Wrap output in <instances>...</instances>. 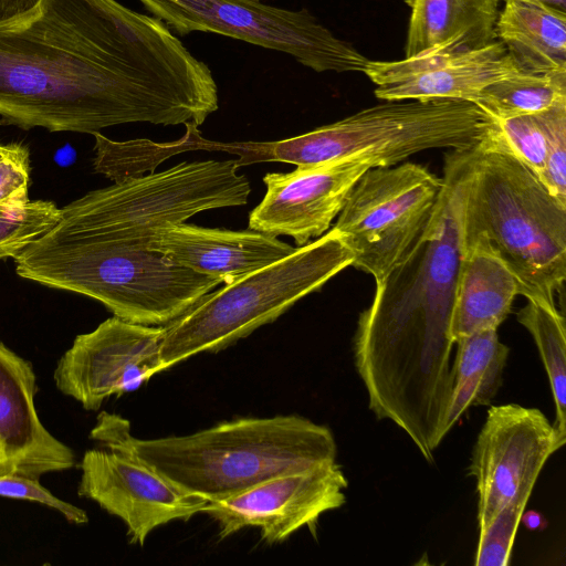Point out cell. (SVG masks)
Wrapping results in <instances>:
<instances>
[{
    "label": "cell",
    "instance_id": "30bf717a",
    "mask_svg": "<svg viewBox=\"0 0 566 566\" xmlns=\"http://www.w3.org/2000/svg\"><path fill=\"white\" fill-rule=\"evenodd\" d=\"M441 186L442 178L413 163L367 169L334 226L353 254L352 265L380 282L424 229Z\"/></svg>",
    "mask_w": 566,
    "mask_h": 566
},
{
    "label": "cell",
    "instance_id": "5b68a950",
    "mask_svg": "<svg viewBox=\"0 0 566 566\" xmlns=\"http://www.w3.org/2000/svg\"><path fill=\"white\" fill-rule=\"evenodd\" d=\"M463 245L499 256L520 295L555 303L566 279V203L512 156L478 145L465 186Z\"/></svg>",
    "mask_w": 566,
    "mask_h": 566
},
{
    "label": "cell",
    "instance_id": "9c48e42d",
    "mask_svg": "<svg viewBox=\"0 0 566 566\" xmlns=\"http://www.w3.org/2000/svg\"><path fill=\"white\" fill-rule=\"evenodd\" d=\"M175 34L210 32L293 56L315 72H363L368 59L307 9L261 0H138Z\"/></svg>",
    "mask_w": 566,
    "mask_h": 566
},
{
    "label": "cell",
    "instance_id": "7c38bea8",
    "mask_svg": "<svg viewBox=\"0 0 566 566\" xmlns=\"http://www.w3.org/2000/svg\"><path fill=\"white\" fill-rule=\"evenodd\" d=\"M164 326H148L113 316L80 334L54 370L57 389L86 410L105 399L138 389L164 371L160 345Z\"/></svg>",
    "mask_w": 566,
    "mask_h": 566
},
{
    "label": "cell",
    "instance_id": "6da1fadb",
    "mask_svg": "<svg viewBox=\"0 0 566 566\" xmlns=\"http://www.w3.org/2000/svg\"><path fill=\"white\" fill-rule=\"evenodd\" d=\"M218 108L210 67L153 15L107 12L81 33L41 0L0 22L2 124L93 135L140 122L198 127Z\"/></svg>",
    "mask_w": 566,
    "mask_h": 566
},
{
    "label": "cell",
    "instance_id": "4fadbf2b",
    "mask_svg": "<svg viewBox=\"0 0 566 566\" xmlns=\"http://www.w3.org/2000/svg\"><path fill=\"white\" fill-rule=\"evenodd\" d=\"M348 481L334 462L285 473L220 501H210L203 513L219 527L220 539L241 528L261 530L268 544H279L303 526L315 530L319 516L346 502Z\"/></svg>",
    "mask_w": 566,
    "mask_h": 566
},
{
    "label": "cell",
    "instance_id": "836d02e7",
    "mask_svg": "<svg viewBox=\"0 0 566 566\" xmlns=\"http://www.w3.org/2000/svg\"><path fill=\"white\" fill-rule=\"evenodd\" d=\"M15 146V143L13 144H1L0 143V158L8 153H10Z\"/></svg>",
    "mask_w": 566,
    "mask_h": 566
},
{
    "label": "cell",
    "instance_id": "4dcf8cb0",
    "mask_svg": "<svg viewBox=\"0 0 566 566\" xmlns=\"http://www.w3.org/2000/svg\"><path fill=\"white\" fill-rule=\"evenodd\" d=\"M40 1L41 0H0V22L31 11Z\"/></svg>",
    "mask_w": 566,
    "mask_h": 566
},
{
    "label": "cell",
    "instance_id": "e0dca14e",
    "mask_svg": "<svg viewBox=\"0 0 566 566\" xmlns=\"http://www.w3.org/2000/svg\"><path fill=\"white\" fill-rule=\"evenodd\" d=\"M36 378L30 361L0 340V476L39 480L74 467L72 449L40 421L34 396Z\"/></svg>",
    "mask_w": 566,
    "mask_h": 566
},
{
    "label": "cell",
    "instance_id": "83f0119b",
    "mask_svg": "<svg viewBox=\"0 0 566 566\" xmlns=\"http://www.w3.org/2000/svg\"><path fill=\"white\" fill-rule=\"evenodd\" d=\"M546 135V159L538 180L566 203V102L539 113Z\"/></svg>",
    "mask_w": 566,
    "mask_h": 566
},
{
    "label": "cell",
    "instance_id": "3957f363",
    "mask_svg": "<svg viewBox=\"0 0 566 566\" xmlns=\"http://www.w3.org/2000/svg\"><path fill=\"white\" fill-rule=\"evenodd\" d=\"M91 438L130 453L181 490L209 501L334 463L337 455L331 429L297 415L239 418L187 436L137 439L127 420L103 411Z\"/></svg>",
    "mask_w": 566,
    "mask_h": 566
},
{
    "label": "cell",
    "instance_id": "44dd1931",
    "mask_svg": "<svg viewBox=\"0 0 566 566\" xmlns=\"http://www.w3.org/2000/svg\"><path fill=\"white\" fill-rule=\"evenodd\" d=\"M495 39L520 72L566 73L565 12L533 1H505L496 19Z\"/></svg>",
    "mask_w": 566,
    "mask_h": 566
},
{
    "label": "cell",
    "instance_id": "7a4b0ae2",
    "mask_svg": "<svg viewBox=\"0 0 566 566\" xmlns=\"http://www.w3.org/2000/svg\"><path fill=\"white\" fill-rule=\"evenodd\" d=\"M475 147L451 150L424 229L360 313L353 350L369 409L401 428L427 461L446 431L450 324L464 255L463 205Z\"/></svg>",
    "mask_w": 566,
    "mask_h": 566
},
{
    "label": "cell",
    "instance_id": "cb8c5ba5",
    "mask_svg": "<svg viewBox=\"0 0 566 566\" xmlns=\"http://www.w3.org/2000/svg\"><path fill=\"white\" fill-rule=\"evenodd\" d=\"M517 321L532 335L545 367L555 403L554 426L566 434V336L565 317L555 303L527 300Z\"/></svg>",
    "mask_w": 566,
    "mask_h": 566
},
{
    "label": "cell",
    "instance_id": "f1b7e54d",
    "mask_svg": "<svg viewBox=\"0 0 566 566\" xmlns=\"http://www.w3.org/2000/svg\"><path fill=\"white\" fill-rule=\"evenodd\" d=\"M0 496L38 502L59 511L70 523L88 522L86 512L64 502L42 486L36 479L6 475L0 476Z\"/></svg>",
    "mask_w": 566,
    "mask_h": 566
},
{
    "label": "cell",
    "instance_id": "f546056e",
    "mask_svg": "<svg viewBox=\"0 0 566 566\" xmlns=\"http://www.w3.org/2000/svg\"><path fill=\"white\" fill-rule=\"evenodd\" d=\"M30 154L28 147L15 143L14 148L0 158V206L29 202Z\"/></svg>",
    "mask_w": 566,
    "mask_h": 566
},
{
    "label": "cell",
    "instance_id": "ac0fdd59",
    "mask_svg": "<svg viewBox=\"0 0 566 566\" xmlns=\"http://www.w3.org/2000/svg\"><path fill=\"white\" fill-rule=\"evenodd\" d=\"M175 263L228 284L293 253L276 235L179 223L158 229L142 245Z\"/></svg>",
    "mask_w": 566,
    "mask_h": 566
},
{
    "label": "cell",
    "instance_id": "8fae6325",
    "mask_svg": "<svg viewBox=\"0 0 566 566\" xmlns=\"http://www.w3.org/2000/svg\"><path fill=\"white\" fill-rule=\"evenodd\" d=\"M565 442L566 434L537 408L506 403L488 410L469 465L479 532L511 501H528L544 464Z\"/></svg>",
    "mask_w": 566,
    "mask_h": 566
},
{
    "label": "cell",
    "instance_id": "603a6c76",
    "mask_svg": "<svg viewBox=\"0 0 566 566\" xmlns=\"http://www.w3.org/2000/svg\"><path fill=\"white\" fill-rule=\"evenodd\" d=\"M566 102V73L518 72L491 83L474 104L492 118L502 119L544 112Z\"/></svg>",
    "mask_w": 566,
    "mask_h": 566
},
{
    "label": "cell",
    "instance_id": "4316f807",
    "mask_svg": "<svg viewBox=\"0 0 566 566\" xmlns=\"http://www.w3.org/2000/svg\"><path fill=\"white\" fill-rule=\"evenodd\" d=\"M526 501H511L479 532V543L474 556L475 566H506L510 564L521 517Z\"/></svg>",
    "mask_w": 566,
    "mask_h": 566
},
{
    "label": "cell",
    "instance_id": "5bb4252c",
    "mask_svg": "<svg viewBox=\"0 0 566 566\" xmlns=\"http://www.w3.org/2000/svg\"><path fill=\"white\" fill-rule=\"evenodd\" d=\"M77 493L127 527L130 544L144 546L157 527L203 513L209 500L188 493L119 449L87 450Z\"/></svg>",
    "mask_w": 566,
    "mask_h": 566
},
{
    "label": "cell",
    "instance_id": "484cf974",
    "mask_svg": "<svg viewBox=\"0 0 566 566\" xmlns=\"http://www.w3.org/2000/svg\"><path fill=\"white\" fill-rule=\"evenodd\" d=\"M61 217V208L49 200L0 206V260L18 256L54 228Z\"/></svg>",
    "mask_w": 566,
    "mask_h": 566
},
{
    "label": "cell",
    "instance_id": "8992f818",
    "mask_svg": "<svg viewBox=\"0 0 566 566\" xmlns=\"http://www.w3.org/2000/svg\"><path fill=\"white\" fill-rule=\"evenodd\" d=\"M490 123L491 117L471 102H386L295 137L239 144L237 161L239 167L258 161L311 166L361 158L374 167H388L427 149L473 148Z\"/></svg>",
    "mask_w": 566,
    "mask_h": 566
},
{
    "label": "cell",
    "instance_id": "d6a6232c",
    "mask_svg": "<svg viewBox=\"0 0 566 566\" xmlns=\"http://www.w3.org/2000/svg\"><path fill=\"white\" fill-rule=\"evenodd\" d=\"M503 2L509 0H502ZM537 2L566 13V0H526Z\"/></svg>",
    "mask_w": 566,
    "mask_h": 566
},
{
    "label": "cell",
    "instance_id": "d4e9b609",
    "mask_svg": "<svg viewBox=\"0 0 566 566\" xmlns=\"http://www.w3.org/2000/svg\"><path fill=\"white\" fill-rule=\"evenodd\" d=\"M479 146L512 156L538 178L546 159V135L539 113L502 119L491 117Z\"/></svg>",
    "mask_w": 566,
    "mask_h": 566
},
{
    "label": "cell",
    "instance_id": "2e32d148",
    "mask_svg": "<svg viewBox=\"0 0 566 566\" xmlns=\"http://www.w3.org/2000/svg\"><path fill=\"white\" fill-rule=\"evenodd\" d=\"M518 72L499 40L464 52L368 60L363 71L376 85V97L385 102L453 99L473 104L484 87Z\"/></svg>",
    "mask_w": 566,
    "mask_h": 566
},
{
    "label": "cell",
    "instance_id": "ffe728a7",
    "mask_svg": "<svg viewBox=\"0 0 566 566\" xmlns=\"http://www.w3.org/2000/svg\"><path fill=\"white\" fill-rule=\"evenodd\" d=\"M516 295V279L499 256L478 245L464 249L450 324L453 343L496 331Z\"/></svg>",
    "mask_w": 566,
    "mask_h": 566
},
{
    "label": "cell",
    "instance_id": "ba28073f",
    "mask_svg": "<svg viewBox=\"0 0 566 566\" xmlns=\"http://www.w3.org/2000/svg\"><path fill=\"white\" fill-rule=\"evenodd\" d=\"M235 159L185 161L92 190L61 208L52 233L120 240L142 247L158 229L201 211L244 206L251 186Z\"/></svg>",
    "mask_w": 566,
    "mask_h": 566
},
{
    "label": "cell",
    "instance_id": "7402d4cb",
    "mask_svg": "<svg viewBox=\"0 0 566 566\" xmlns=\"http://www.w3.org/2000/svg\"><path fill=\"white\" fill-rule=\"evenodd\" d=\"M451 367L452 390L446 418L447 433L473 406H490L503 382L510 348L495 329L459 339Z\"/></svg>",
    "mask_w": 566,
    "mask_h": 566
},
{
    "label": "cell",
    "instance_id": "52a82bcc",
    "mask_svg": "<svg viewBox=\"0 0 566 566\" xmlns=\"http://www.w3.org/2000/svg\"><path fill=\"white\" fill-rule=\"evenodd\" d=\"M353 259L343 237L333 228L284 259L209 292L164 326V370L197 354L226 349L272 323L352 265Z\"/></svg>",
    "mask_w": 566,
    "mask_h": 566
},
{
    "label": "cell",
    "instance_id": "9a60e30c",
    "mask_svg": "<svg viewBox=\"0 0 566 566\" xmlns=\"http://www.w3.org/2000/svg\"><path fill=\"white\" fill-rule=\"evenodd\" d=\"M371 167L353 158L266 174V192L249 214V229L289 235L297 247L305 245L328 231L354 185Z\"/></svg>",
    "mask_w": 566,
    "mask_h": 566
},
{
    "label": "cell",
    "instance_id": "1f68e13d",
    "mask_svg": "<svg viewBox=\"0 0 566 566\" xmlns=\"http://www.w3.org/2000/svg\"><path fill=\"white\" fill-rule=\"evenodd\" d=\"M521 522H523L525 527L531 531L543 530L547 524L544 516L539 512L534 510L528 512L524 511L521 517Z\"/></svg>",
    "mask_w": 566,
    "mask_h": 566
},
{
    "label": "cell",
    "instance_id": "d6986e66",
    "mask_svg": "<svg viewBox=\"0 0 566 566\" xmlns=\"http://www.w3.org/2000/svg\"><path fill=\"white\" fill-rule=\"evenodd\" d=\"M502 0H406L410 8L405 57L464 52L495 39Z\"/></svg>",
    "mask_w": 566,
    "mask_h": 566
},
{
    "label": "cell",
    "instance_id": "277c9868",
    "mask_svg": "<svg viewBox=\"0 0 566 566\" xmlns=\"http://www.w3.org/2000/svg\"><path fill=\"white\" fill-rule=\"evenodd\" d=\"M14 263L22 279L94 298L114 316L148 326L169 324L222 283L126 241L50 231Z\"/></svg>",
    "mask_w": 566,
    "mask_h": 566
}]
</instances>
